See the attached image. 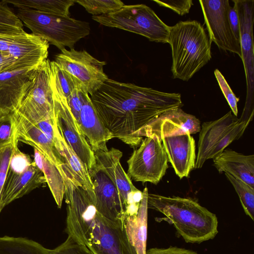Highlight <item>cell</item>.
Segmentation results:
<instances>
[{
  "instance_id": "37",
  "label": "cell",
  "mask_w": 254,
  "mask_h": 254,
  "mask_svg": "<svg viewBox=\"0 0 254 254\" xmlns=\"http://www.w3.org/2000/svg\"><path fill=\"white\" fill-rule=\"evenodd\" d=\"M84 93L83 91L76 88L67 99L69 108L78 123L83 103Z\"/></svg>"
},
{
  "instance_id": "1",
  "label": "cell",
  "mask_w": 254,
  "mask_h": 254,
  "mask_svg": "<svg viewBox=\"0 0 254 254\" xmlns=\"http://www.w3.org/2000/svg\"><path fill=\"white\" fill-rule=\"evenodd\" d=\"M105 127L130 147H138L143 128L161 114L181 108V94L108 78L89 96Z\"/></svg>"
},
{
  "instance_id": "6",
  "label": "cell",
  "mask_w": 254,
  "mask_h": 254,
  "mask_svg": "<svg viewBox=\"0 0 254 254\" xmlns=\"http://www.w3.org/2000/svg\"><path fill=\"white\" fill-rule=\"evenodd\" d=\"M92 18L102 25L137 34L150 41L162 43L168 41L170 26L144 4L124 5L115 11L93 15Z\"/></svg>"
},
{
  "instance_id": "9",
  "label": "cell",
  "mask_w": 254,
  "mask_h": 254,
  "mask_svg": "<svg viewBox=\"0 0 254 254\" xmlns=\"http://www.w3.org/2000/svg\"><path fill=\"white\" fill-rule=\"evenodd\" d=\"M46 183L43 173L35 162L16 148L1 191L0 212L12 201Z\"/></svg>"
},
{
  "instance_id": "16",
  "label": "cell",
  "mask_w": 254,
  "mask_h": 254,
  "mask_svg": "<svg viewBox=\"0 0 254 254\" xmlns=\"http://www.w3.org/2000/svg\"><path fill=\"white\" fill-rule=\"evenodd\" d=\"M49 47L46 40L32 33L16 36L7 51L13 60V70L40 66L48 59Z\"/></svg>"
},
{
  "instance_id": "13",
  "label": "cell",
  "mask_w": 254,
  "mask_h": 254,
  "mask_svg": "<svg viewBox=\"0 0 254 254\" xmlns=\"http://www.w3.org/2000/svg\"><path fill=\"white\" fill-rule=\"evenodd\" d=\"M210 43L221 50L241 58L240 42L235 37L228 18L231 7L228 0H199Z\"/></svg>"
},
{
  "instance_id": "35",
  "label": "cell",
  "mask_w": 254,
  "mask_h": 254,
  "mask_svg": "<svg viewBox=\"0 0 254 254\" xmlns=\"http://www.w3.org/2000/svg\"><path fill=\"white\" fill-rule=\"evenodd\" d=\"M214 73L220 88L231 109V111L235 116L237 117L238 112L237 103L239 101V98L237 97L233 92L220 71L216 69L214 70Z\"/></svg>"
},
{
  "instance_id": "31",
  "label": "cell",
  "mask_w": 254,
  "mask_h": 254,
  "mask_svg": "<svg viewBox=\"0 0 254 254\" xmlns=\"http://www.w3.org/2000/svg\"><path fill=\"white\" fill-rule=\"evenodd\" d=\"M75 2L83 6L93 15L107 14L125 5L120 0H77Z\"/></svg>"
},
{
  "instance_id": "41",
  "label": "cell",
  "mask_w": 254,
  "mask_h": 254,
  "mask_svg": "<svg viewBox=\"0 0 254 254\" xmlns=\"http://www.w3.org/2000/svg\"><path fill=\"white\" fill-rule=\"evenodd\" d=\"M13 60L7 52H0V73L13 70Z\"/></svg>"
},
{
  "instance_id": "14",
  "label": "cell",
  "mask_w": 254,
  "mask_h": 254,
  "mask_svg": "<svg viewBox=\"0 0 254 254\" xmlns=\"http://www.w3.org/2000/svg\"><path fill=\"white\" fill-rule=\"evenodd\" d=\"M96 163L108 174L116 186L125 206V218L137 214L142 191L133 185L130 178L123 169L120 160L123 153L115 148L107 151H94Z\"/></svg>"
},
{
  "instance_id": "36",
  "label": "cell",
  "mask_w": 254,
  "mask_h": 254,
  "mask_svg": "<svg viewBox=\"0 0 254 254\" xmlns=\"http://www.w3.org/2000/svg\"><path fill=\"white\" fill-rule=\"evenodd\" d=\"M160 6L171 9L180 15L188 13L193 5L191 0H152Z\"/></svg>"
},
{
  "instance_id": "23",
  "label": "cell",
  "mask_w": 254,
  "mask_h": 254,
  "mask_svg": "<svg viewBox=\"0 0 254 254\" xmlns=\"http://www.w3.org/2000/svg\"><path fill=\"white\" fill-rule=\"evenodd\" d=\"M213 161L219 173H228L254 188V155H246L225 149Z\"/></svg>"
},
{
  "instance_id": "34",
  "label": "cell",
  "mask_w": 254,
  "mask_h": 254,
  "mask_svg": "<svg viewBox=\"0 0 254 254\" xmlns=\"http://www.w3.org/2000/svg\"><path fill=\"white\" fill-rule=\"evenodd\" d=\"M17 144L18 141H15L0 147V201L1 191L6 178L11 158L17 147Z\"/></svg>"
},
{
  "instance_id": "29",
  "label": "cell",
  "mask_w": 254,
  "mask_h": 254,
  "mask_svg": "<svg viewBox=\"0 0 254 254\" xmlns=\"http://www.w3.org/2000/svg\"><path fill=\"white\" fill-rule=\"evenodd\" d=\"M26 32L23 24L5 0L0 1V35H20Z\"/></svg>"
},
{
  "instance_id": "17",
  "label": "cell",
  "mask_w": 254,
  "mask_h": 254,
  "mask_svg": "<svg viewBox=\"0 0 254 254\" xmlns=\"http://www.w3.org/2000/svg\"><path fill=\"white\" fill-rule=\"evenodd\" d=\"M239 122L230 111L220 118L204 122L200 128L195 168H201L206 161L213 159L214 154L224 137Z\"/></svg>"
},
{
  "instance_id": "25",
  "label": "cell",
  "mask_w": 254,
  "mask_h": 254,
  "mask_svg": "<svg viewBox=\"0 0 254 254\" xmlns=\"http://www.w3.org/2000/svg\"><path fill=\"white\" fill-rule=\"evenodd\" d=\"M148 193L146 187L142 191V198L137 214L126 217L124 221L128 239L137 254H146Z\"/></svg>"
},
{
  "instance_id": "20",
  "label": "cell",
  "mask_w": 254,
  "mask_h": 254,
  "mask_svg": "<svg viewBox=\"0 0 254 254\" xmlns=\"http://www.w3.org/2000/svg\"><path fill=\"white\" fill-rule=\"evenodd\" d=\"M162 145L176 175L183 179L195 168V142L190 134L184 133L163 137Z\"/></svg>"
},
{
  "instance_id": "15",
  "label": "cell",
  "mask_w": 254,
  "mask_h": 254,
  "mask_svg": "<svg viewBox=\"0 0 254 254\" xmlns=\"http://www.w3.org/2000/svg\"><path fill=\"white\" fill-rule=\"evenodd\" d=\"M88 172L93 186L94 203L97 211L110 220L124 223V200L113 180L97 163Z\"/></svg>"
},
{
  "instance_id": "26",
  "label": "cell",
  "mask_w": 254,
  "mask_h": 254,
  "mask_svg": "<svg viewBox=\"0 0 254 254\" xmlns=\"http://www.w3.org/2000/svg\"><path fill=\"white\" fill-rule=\"evenodd\" d=\"M34 161L43 173L59 208L62 207L65 192V185L58 167L34 148Z\"/></svg>"
},
{
  "instance_id": "18",
  "label": "cell",
  "mask_w": 254,
  "mask_h": 254,
  "mask_svg": "<svg viewBox=\"0 0 254 254\" xmlns=\"http://www.w3.org/2000/svg\"><path fill=\"white\" fill-rule=\"evenodd\" d=\"M39 67L0 73V113H12L17 109Z\"/></svg>"
},
{
  "instance_id": "8",
  "label": "cell",
  "mask_w": 254,
  "mask_h": 254,
  "mask_svg": "<svg viewBox=\"0 0 254 254\" xmlns=\"http://www.w3.org/2000/svg\"><path fill=\"white\" fill-rule=\"evenodd\" d=\"M54 61L71 77L79 89L89 96L109 78L103 69L106 63L85 50L64 49Z\"/></svg>"
},
{
  "instance_id": "38",
  "label": "cell",
  "mask_w": 254,
  "mask_h": 254,
  "mask_svg": "<svg viewBox=\"0 0 254 254\" xmlns=\"http://www.w3.org/2000/svg\"><path fill=\"white\" fill-rule=\"evenodd\" d=\"M146 254H199L192 250L170 246L166 248H153L146 251Z\"/></svg>"
},
{
  "instance_id": "40",
  "label": "cell",
  "mask_w": 254,
  "mask_h": 254,
  "mask_svg": "<svg viewBox=\"0 0 254 254\" xmlns=\"http://www.w3.org/2000/svg\"><path fill=\"white\" fill-rule=\"evenodd\" d=\"M228 18L233 32L237 39L240 41V22L234 6L230 7L228 12Z\"/></svg>"
},
{
  "instance_id": "19",
  "label": "cell",
  "mask_w": 254,
  "mask_h": 254,
  "mask_svg": "<svg viewBox=\"0 0 254 254\" xmlns=\"http://www.w3.org/2000/svg\"><path fill=\"white\" fill-rule=\"evenodd\" d=\"M200 128L198 119L177 108L166 112L153 120L143 128L141 136L154 134L161 139L163 137L175 134L196 133Z\"/></svg>"
},
{
  "instance_id": "21",
  "label": "cell",
  "mask_w": 254,
  "mask_h": 254,
  "mask_svg": "<svg viewBox=\"0 0 254 254\" xmlns=\"http://www.w3.org/2000/svg\"><path fill=\"white\" fill-rule=\"evenodd\" d=\"M78 124L94 152L108 150L107 143L114 136L98 115L89 95L85 92Z\"/></svg>"
},
{
  "instance_id": "33",
  "label": "cell",
  "mask_w": 254,
  "mask_h": 254,
  "mask_svg": "<svg viewBox=\"0 0 254 254\" xmlns=\"http://www.w3.org/2000/svg\"><path fill=\"white\" fill-rule=\"evenodd\" d=\"M48 252L49 254H94L85 245L70 235H68L63 243L54 249H48Z\"/></svg>"
},
{
  "instance_id": "5",
  "label": "cell",
  "mask_w": 254,
  "mask_h": 254,
  "mask_svg": "<svg viewBox=\"0 0 254 254\" xmlns=\"http://www.w3.org/2000/svg\"><path fill=\"white\" fill-rule=\"evenodd\" d=\"M31 33L46 40L61 51L73 49L81 39L90 34L89 23L69 16L41 12L29 8L17 9L16 13Z\"/></svg>"
},
{
  "instance_id": "12",
  "label": "cell",
  "mask_w": 254,
  "mask_h": 254,
  "mask_svg": "<svg viewBox=\"0 0 254 254\" xmlns=\"http://www.w3.org/2000/svg\"><path fill=\"white\" fill-rule=\"evenodd\" d=\"M14 112L34 125L54 118L48 59L37 69L29 88Z\"/></svg>"
},
{
  "instance_id": "11",
  "label": "cell",
  "mask_w": 254,
  "mask_h": 254,
  "mask_svg": "<svg viewBox=\"0 0 254 254\" xmlns=\"http://www.w3.org/2000/svg\"><path fill=\"white\" fill-rule=\"evenodd\" d=\"M54 101V120L63 137L85 165L88 170L96 164L94 151L72 114L67 99L55 83L50 79Z\"/></svg>"
},
{
  "instance_id": "22",
  "label": "cell",
  "mask_w": 254,
  "mask_h": 254,
  "mask_svg": "<svg viewBox=\"0 0 254 254\" xmlns=\"http://www.w3.org/2000/svg\"><path fill=\"white\" fill-rule=\"evenodd\" d=\"M16 120V136L19 141L38 150L57 166L64 163L54 143L37 127L29 123L14 112Z\"/></svg>"
},
{
  "instance_id": "2",
  "label": "cell",
  "mask_w": 254,
  "mask_h": 254,
  "mask_svg": "<svg viewBox=\"0 0 254 254\" xmlns=\"http://www.w3.org/2000/svg\"><path fill=\"white\" fill-rule=\"evenodd\" d=\"M59 169L65 185L66 233L94 254H137L128 239L124 223L110 220L97 211L91 196L65 164Z\"/></svg>"
},
{
  "instance_id": "28",
  "label": "cell",
  "mask_w": 254,
  "mask_h": 254,
  "mask_svg": "<svg viewBox=\"0 0 254 254\" xmlns=\"http://www.w3.org/2000/svg\"><path fill=\"white\" fill-rule=\"evenodd\" d=\"M0 254H49L40 244L23 237H0Z\"/></svg>"
},
{
  "instance_id": "32",
  "label": "cell",
  "mask_w": 254,
  "mask_h": 254,
  "mask_svg": "<svg viewBox=\"0 0 254 254\" xmlns=\"http://www.w3.org/2000/svg\"><path fill=\"white\" fill-rule=\"evenodd\" d=\"M15 141L16 136V120L14 112H0V147Z\"/></svg>"
},
{
  "instance_id": "39",
  "label": "cell",
  "mask_w": 254,
  "mask_h": 254,
  "mask_svg": "<svg viewBox=\"0 0 254 254\" xmlns=\"http://www.w3.org/2000/svg\"><path fill=\"white\" fill-rule=\"evenodd\" d=\"M53 142L56 136L54 130V119L46 120L35 125Z\"/></svg>"
},
{
  "instance_id": "3",
  "label": "cell",
  "mask_w": 254,
  "mask_h": 254,
  "mask_svg": "<svg viewBox=\"0 0 254 254\" xmlns=\"http://www.w3.org/2000/svg\"><path fill=\"white\" fill-rule=\"evenodd\" d=\"M147 204L164 215L187 243H201L218 233L216 215L191 198L148 193Z\"/></svg>"
},
{
  "instance_id": "27",
  "label": "cell",
  "mask_w": 254,
  "mask_h": 254,
  "mask_svg": "<svg viewBox=\"0 0 254 254\" xmlns=\"http://www.w3.org/2000/svg\"><path fill=\"white\" fill-rule=\"evenodd\" d=\"M18 8H29L48 14L69 16V8L74 0H5Z\"/></svg>"
},
{
  "instance_id": "4",
  "label": "cell",
  "mask_w": 254,
  "mask_h": 254,
  "mask_svg": "<svg viewBox=\"0 0 254 254\" xmlns=\"http://www.w3.org/2000/svg\"><path fill=\"white\" fill-rule=\"evenodd\" d=\"M167 43L172 50L174 78L188 81L211 59V43L197 21H181L170 27Z\"/></svg>"
},
{
  "instance_id": "30",
  "label": "cell",
  "mask_w": 254,
  "mask_h": 254,
  "mask_svg": "<svg viewBox=\"0 0 254 254\" xmlns=\"http://www.w3.org/2000/svg\"><path fill=\"white\" fill-rule=\"evenodd\" d=\"M225 174L237 193L245 213L254 220V188L228 173Z\"/></svg>"
},
{
  "instance_id": "7",
  "label": "cell",
  "mask_w": 254,
  "mask_h": 254,
  "mask_svg": "<svg viewBox=\"0 0 254 254\" xmlns=\"http://www.w3.org/2000/svg\"><path fill=\"white\" fill-rule=\"evenodd\" d=\"M233 2L239 19L241 58L247 84L245 105L239 119L242 122L250 123L253 120L254 111V0H233Z\"/></svg>"
},
{
  "instance_id": "10",
  "label": "cell",
  "mask_w": 254,
  "mask_h": 254,
  "mask_svg": "<svg viewBox=\"0 0 254 254\" xmlns=\"http://www.w3.org/2000/svg\"><path fill=\"white\" fill-rule=\"evenodd\" d=\"M168 158L161 140L152 134L143 139L127 161V174L136 182L157 185L168 168Z\"/></svg>"
},
{
  "instance_id": "24",
  "label": "cell",
  "mask_w": 254,
  "mask_h": 254,
  "mask_svg": "<svg viewBox=\"0 0 254 254\" xmlns=\"http://www.w3.org/2000/svg\"><path fill=\"white\" fill-rule=\"evenodd\" d=\"M54 130L56 138L54 143L64 163L74 178L86 190L94 201L93 186L86 166L64 139L55 122Z\"/></svg>"
}]
</instances>
